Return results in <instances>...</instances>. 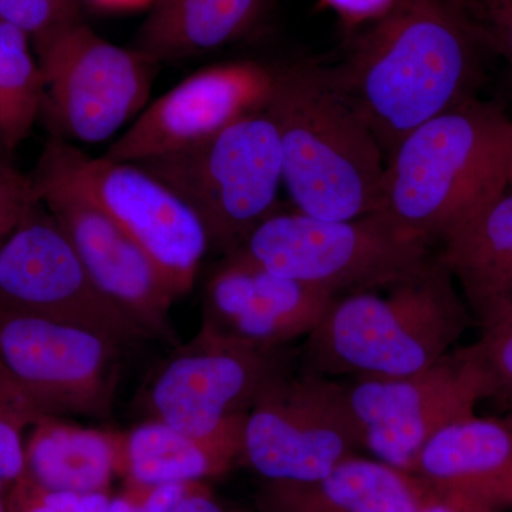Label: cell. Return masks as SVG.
Wrapping results in <instances>:
<instances>
[{"label": "cell", "mask_w": 512, "mask_h": 512, "mask_svg": "<svg viewBox=\"0 0 512 512\" xmlns=\"http://www.w3.org/2000/svg\"><path fill=\"white\" fill-rule=\"evenodd\" d=\"M40 205L0 245V309L94 330L121 346L147 339L94 285L62 228Z\"/></svg>", "instance_id": "7c38bea8"}, {"label": "cell", "mask_w": 512, "mask_h": 512, "mask_svg": "<svg viewBox=\"0 0 512 512\" xmlns=\"http://www.w3.org/2000/svg\"><path fill=\"white\" fill-rule=\"evenodd\" d=\"M120 353L94 330L0 309V359L43 416H106Z\"/></svg>", "instance_id": "8fae6325"}, {"label": "cell", "mask_w": 512, "mask_h": 512, "mask_svg": "<svg viewBox=\"0 0 512 512\" xmlns=\"http://www.w3.org/2000/svg\"><path fill=\"white\" fill-rule=\"evenodd\" d=\"M37 164L92 198L153 259L177 298L190 292L210 238L197 214L163 181L134 163L87 156L57 137L46 141Z\"/></svg>", "instance_id": "9c48e42d"}, {"label": "cell", "mask_w": 512, "mask_h": 512, "mask_svg": "<svg viewBox=\"0 0 512 512\" xmlns=\"http://www.w3.org/2000/svg\"><path fill=\"white\" fill-rule=\"evenodd\" d=\"M360 450L363 434L345 383L286 365L249 409L241 461L266 483L306 484Z\"/></svg>", "instance_id": "52a82bcc"}, {"label": "cell", "mask_w": 512, "mask_h": 512, "mask_svg": "<svg viewBox=\"0 0 512 512\" xmlns=\"http://www.w3.org/2000/svg\"><path fill=\"white\" fill-rule=\"evenodd\" d=\"M40 200L73 245L94 285L147 338H174L170 309L175 293L124 229L76 185L36 164Z\"/></svg>", "instance_id": "5bb4252c"}, {"label": "cell", "mask_w": 512, "mask_h": 512, "mask_svg": "<svg viewBox=\"0 0 512 512\" xmlns=\"http://www.w3.org/2000/svg\"><path fill=\"white\" fill-rule=\"evenodd\" d=\"M106 512H141V510L136 498L124 490L120 495L110 497Z\"/></svg>", "instance_id": "836d02e7"}, {"label": "cell", "mask_w": 512, "mask_h": 512, "mask_svg": "<svg viewBox=\"0 0 512 512\" xmlns=\"http://www.w3.org/2000/svg\"><path fill=\"white\" fill-rule=\"evenodd\" d=\"M284 353L251 348L201 328L154 376V419L192 437L241 426L266 383L289 365Z\"/></svg>", "instance_id": "4fadbf2b"}, {"label": "cell", "mask_w": 512, "mask_h": 512, "mask_svg": "<svg viewBox=\"0 0 512 512\" xmlns=\"http://www.w3.org/2000/svg\"><path fill=\"white\" fill-rule=\"evenodd\" d=\"M336 296L227 258L208 281L202 329L262 350L306 339Z\"/></svg>", "instance_id": "2e32d148"}, {"label": "cell", "mask_w": 512, "mask_h": 512, "mask_svg": "<svg viewBox=\"0 0 512 512\" xmlns=\"http://www.w3.org/2000/svg\"><path fill=\"white\" fill-rule=\"evenodd\" d=\"M446 2H448V0H446Z\"/></svg>", "instance_id": "60d3db41"}, {"label": "cell", "mask_w": 512, "mask_h": 512, "mask_svg": "<svg viewBox=\"0 0 512 512\" xmlns=\"http://www.w3.org/2000/svg\"><path fill=\"white\" fill-rule=\"evenodd\" d=\"M440 241L437 261L478 322L512 301L511 188L485 201Z\"/></svg>", "instance_id": "d6986e66"}, {"label": "cell", "mask_w": 512, "mask_h": 512, "mask_svg": "<svg viewBox=\"0 0 512 512\" xmlns=\"http://www.w3.org/2000/svg\"><path fill=\"white\" fill-rule=\"evenodd\" d=\"M275 69L254 62L215 64L191 74L141 111L104 157L138 163L211 137L265 107Z\"/></svg>", "instance_id": "9a60e30c"}, {"label": "cell", "mask_w": 512, "mask_h": 512, "mask_svg": "<svg viewBox=\"0 0 512 512\" xmlns=\"http://www.w3.org/2000/svg\"><path fill=\"white\" fill-rule=\"evenodd\" d=\"M109 501V493L82 494L73 512H106Z\"/></svg>", "instance_id": "d6a6232c"}, {"label": "cell", "mask_w": 512, "mask_h": 512, "mask_svg": "<svg viewBox=\"0 0 512 512\" xmlns=\"http://www.w3.org/2000/svg\"><path fill=\"white\" fill-rule=\"evenodd\" d=\"M481 336L474 343L478 357L490 376L494 397L512 400V301L480 322Z\"/></svg>", "instance_id": "d4e9b609"}, {"label": "cell", "mask_w": 512, "mask_h": 512, "mask_svg": "<svg viewBox=\"0 0 512 512\" xmlns=\"http://www.w3.org/2000/svg\"><path fill=\"white\" fill-rule=\"evenodd\" d=\"M9 484L0 478V512H6V497H8Z\"/></svg>", "instance_id": "d590c367"}, {"label": "cell", "mask_w": 512, "mask_h": 512, "mask_svg": "<svg viewBox=\"0 0 512 512\" xmlns=\"http://www.w3.org/2000/svg\"><path fill=\"white\" fill-rule=\"evenodd\" d=\"M433 495L414 474L353 456L313 483H266L261 511L420 512Z\"/></svg>", "instance_id": "ac0fdd59"}, {"label": "cell", "mask_w": 512, "mask_h": 512, "mask_svg": "<svg viewBox=\"0 0 512 512\" xmlns=\"http://www.w3.org/2000/svg\"><path fill=\"white\" fill-rule=\"evenodd\" d=\"M483 49L512 66V0H448Z\"/></svg>", "instance_id": "484cf974"}, {"label": "cell", "mask_w": 512, "mask_h": 512, "mask_svg": "<svg viewBox=\"0 0 512 512\" xmlns=\"http://www.w3.org/2000/svg\"><path fill=\"white\" fill-rule=\"evenodd\" d=\"M511 121L471 97L421 124L386 158L373 214L429 244L443 238L507 187Z\"/></svg>", "instance_id": "277c9868"}, {"label": "cell", "mask_w": 512, "mask_h": 512, "mask_svg": "<svg viewBox=\"0 0 512 512\" xmlns=\"http://www.w3.org/2000/svg\"><path fill=\"white\" fill-rule=\"evenodd\" d=\"M40 204L32 175L19 171L12 161L0 164V245Z\"/></svg>", "instance_id": "83f0119b"}, {"label": "cell", "mask_w": 512, "mask_h": 512, "mask_svg": "<svg viewBox=\"0 0 512 512\" xmlns=\"http://www.w3.org/2000/svg\"><path fill=\"white\" fill-rule=\"evenodd\" d=\"M508 404H510V407H511V409H512V400H511V402H510V403H508Z\"/></svg>", "instance_id": "f35d334b"}, {"label": "cell", "mask_w": 512, "mask_h": 512, "mask_svg": "<svg viewBox=\"0 0 512 512\" xmlns=\"http://www.w3.org/2000/svg\"><path fill=\"white\" fill-rule=\"evenodd\" d=\"M380 291L338 296L305 339L303 367L332 379L412 375L456 349L470 325V309L437 258Z\"/></svg>", "instance_id": "3957f363"}, {"label": "cell", "mask_w": 512, "mask_h": 512, "mask_svg": "<svg viewBox=\"0 0 512 512\" xmlns=\"http://www.w3.org/2000/svg\"><path fill=\"white\" fill-rule=\"evenodd\" d=\"M134 164L170 187L200 218L211 247L228 254L278 212L281 141L265 107L183 150Z\"/></svg>", "instance_id": "8992f818"}, {"label": "cell", "mask_w": 512, "mask_h": 512, "mask_svg": "<svg viewBox=\"0 0 512 512\" xmlns=\"http://www.w3.org/2000/svg\"><path fill=\"white\" fill-rule=\"evenodd\" d=\"M123 453L124 437L43 416L26 437L25 474L50 490L109 493L123 476Z\"/></svg>", "instance_id": "ffe728a7"}, {"label": "cell", "mask_w": 512, "mask_h": 512, "mask_svg": "<svg viewBox=\"0 0 512 512\" xmlns=\"http://www.w3.org/2000/svg\"><path fill=\"white\" fill-rule=\"evenodd\" d=\"M57 138L101 143L147 107L156 60L103 39L83 20L33 39Z\"/></svg>", "instance_id": "ba28073f"}, {"label": "cell", "mask_w": 512, "mask_h": 512, "mask_svg": "<svg viewBox=\"0 0 512 512\" xmlns=\"http://www.w3.org/2000/svg\"><path fill=\"white\" fill-rule=\"evenodd\" d=\"M207 488L204 481H178L148 487L126 484V490L136 498L141 512H175L190 495Z\"/></svg>", "instance_id": "f546056e"}, {"label": "cell", "mask_w": 512, "mask_h": 512, "mask_svg": "<svg viewBox=\"0 0 512 512\" xmlns=\"http://www.w3.org/2000/svg\"><path fill=\"white\" fill-rule=\"evenodd\" d=\"M510 69H511V79H512V66L510 67Z\"/></svg>", "instance_id": "ab89813d"}, {"label": "cell", "mask_w": 512, "mask_h": 512, "mask_svg": "<svg viewBox=\"0 0 512 512\" xmlns=\"http://www.w3.org/2000/svg\"><path fill=\"white\" fill-rule=\"evenodd\" d=\"M29 39L0 20V146L9 153L29 137L45 106V80Z\"/></svg>", "instance_id": "603a6c76"}, {"label": "cell", "mask_w": 512, "mask_h": 512, "mask_svg": "<svg viewBox=\"0 0 512 512\" xmlns=\"http://www.w3.org/2000/svg\"><path fill=\"white\" fill-rule=\"evenodd\" d=\"M345 386L365 450L410 474L434 434L476 413L480 402L494 397L490 376L473 345L451 350L412 375L349 379Z\"/></svg>", "instance_id": "30bf717a"}, {"label": "cell", "mask_w": 512, "mask_h": 512, "mask_svg": "<svg viewBox=\"0 0 512 512\" xmlns=\"http://www.w3.org/2000/svg\"><path fill=\"white\" fill-rule=\"evenodd\" d=\"M10 153L6 151L5 148L0 146V164L6 163V161H10Z\"/></svg>", "instance_id": "74e56055"}, {"label": "cell", "mask_w": 512, "mask_h": 512, "mask_svg": "<svg viewBox=\"0 0 512 512\" xmlns=\"http://www.w3.org/2000/svg\"><path fill=\"white\" fill-rule=\"evenodd\" d=\"M413 474L458 508L512 507V420L474 413L448 424L421 448Z\"/></svg>", "instance_id": "e0dca14e"}, {"label": "cell", "mask_w": 512, "mask_h": 512, "mask_svg": "<svg viewBox=\"0 0 512 512\" xmlns=\"http://www.w3.org/2000/svg\"><path fill=\"white\" fill-rule=\"evenodd\" d=\"M80 495L50 490L23 474L9 485L6 512H73Z\"/></svg>", "instance_id": "f1b7e54d"}, {"label": "cell", "mask_w": 512, "mask_h": 512, "mask_svg": "<svg viewBox=\"0 0 512 512\" xmlns=\"http://www.w3.org/2000/svg\"><path fill=\"white\" fill-rule=\"evenodd\" d=\"M245 423L211 437H192L153 420L124 437L127 485L207 481L228 473L241 460Z\"/></svg>", "instance_id": "44dd1931"}, {"label": "cell", "mask_w": 512, "mask_h": 512, "mask_svg": "<svg viewBox=\"0 0 512 512\" xmlns=\"http://www.w3.org/2000/svg\"><path fill=\"white\" fill-rule=\"evenodd\" d=\"M175 512H241L225 507L215 500L210 488L190 495Z\"/></svg>", "instance_id": "1f68e13d"}, {"label": "cell", "mask_w": 512, "mask_h": 512, "mask_svg": "<svg viewBox=\"0 0 512 512\" xmlns=\"http://www.w3.org/2000/svg\"><path fill=\"white\" fill-rule=\"evenodd\" d=\"M325 2L343 19L355 25L366 20L377 22L393 9L397 0H325Z\"/></svg>", "instance_id": "4dcf8cb0"}, {"label": "cell", "mask_w": 512, "mask_h": 512, "mask_svg": "<svg viewBox=\"0 0 512 512\" xmlns=\"http://www.w3.org/2000/svg\"><path fill=\"white\" fill-rule=\"evenodd\" d=\"M278 130L284 185L296 210L345 221L376 211L386 157L328 69L275 70L265 104Z\"/></svg>", "instance_id": "7a4b0ae2"}, {"label": "cell", "mask_w": 512, "mask_h": 512, "mask_svg": "<svg viewBox=\"0 0 512 512\" xmlns=\"http://www.w3.org/2000/svg\"><path fill=\"white\" fill-rule=\"evenodd\" d=\"M505 180H507V187L512 190V121L510 133H508L507 156H505Z\"/></svg>", "instance_id": "e575fe53"}, {"label": "cell", "mask_w": 512, "mask_h": 512, "mask_svg": "<svg viewBox=\"0 0 512 512\" xmlns=\"http://www.w3.org/2000/svg\"><path fill=\"white\" fill-rule=\"evenodd\" d=\"M42 417L0 359V478L9 485L25 474L26 437Z\"/></svg>", "instance_id": "cb8c5ba5"}, {"label": "cell", "mask_w": 512, "mask_h": 512, "mask_svg": "<svg viewBox=\"0 0 512 512\" xmlns=\"http://www.w3.org/2000/svg\"><path fill=\"white\" fill-rule=\"evenodd\" d=\"M228 258L338 296L379 291L434 261L430 244L379 214L328 221L276 212Z\"/></svg>", "instance_id": "5b68a950"}, {"label": "cell", "mask_w": 512, "mask_h": 512, "mask_svg": "<svg viewBox=\"0 0 512 512\" xmlns=\"http://www.w3.org/2000/svg\"><path fill=\"white\" fill-rule=\"evenodd\" d=\"M481 49L446 0H397L329 73L389 157L421 124L474 97Z\"/></svg>", "instance_id": "6da1fadb"}, {"label": "cell", "mask_w": 512, "mask_h": 512, "mask_svg": "<svg viewBox=\"0 0 512 512\" xmlns=\"http://www.w3.org/2000/svg\"><path fill=\"white\" fill-rule=\"evenodd\" d=\"M0 20L33 40L83 19L79 0H0Z\"/></svg>", "instance_id": "4316f807"}, {"label": "cell", "mask_w": 512, "mask_h": 512, "mask_svg": "<svg viewBox=\"0 0 512 512\" xmlns=\"http://www.w3.org/2000/svg\"><path fill=\"white\" fill-rule=\"evenodd\" d=\"M461 512H500L493 510V508L480 507V505H466V507H460Z\"/></svg>", "instance_id": "8d00e7d4"}, {"label": "cell", "mask_w": 512, "mask_h": 512, "mask_svg": "<svg viewBox=\"0 0 512 512\" xmlns=\"http://www.w3.org/2000/svg\"><path fill=\"white\" fill-rule=\"evenodd\" d=\"M262 6L264 0H157L134 49L157 63L210 52L247 33Z\"/></svg>", "instance_id": "7402d4cb"}]
</instances>
